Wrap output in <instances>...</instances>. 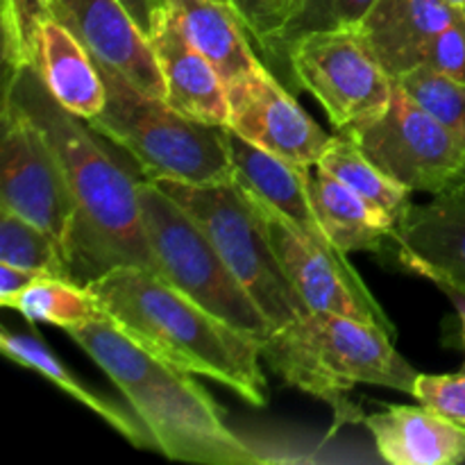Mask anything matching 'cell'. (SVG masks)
Instances as JSON below:
<instances>
[{
  "instance_id": "2e32d148",
  "label": "cell",
  "mask_w": 465,
  "mask_h": 465,
  "mask_svg": "<svg viewBox=\"0 0 465 465\" xmlns=\"http://www.w3.org/2000/svg\"><path fill=\"white\" fill-rule=\"evenodd\" d=\"M225 139L232 168H234V180L259 204L272 209L277 216L289 221L300 234L316 241L322 248L339 250L327 239L325 230H322L321 221L316 216V209H313L312 193H309V173H312V168L295 166V163L250 143L227 125Z\"/></svg>"
},
{
  "instance_id": "8fae6325",
  "label": "cell",
  "mask_w": 465,
  "mask_h": 465,
  "mask_svg": "<svg viewBox=\"0 0 465 465\" xmlns=\"http://www.w3.org/2000/svg\"><path fill=\"white\" fill-rule=\"evenodd\" d=\"M0 207L50 232L68 262L75 207L62 163L35 121L3 95Z\"/></svg>"
},
{
  "instance_id": "7c38bea8",
  "label": "cell",
  "mask_w": 465,
  "mask_h": 465,
  "mask_svg": "<svg viewBox=\"0 0 465 465\" xmlns=\"http://www.w3.org/2000/svg\"><path fill=\"white\" fill-rule=\"evenodd\" d=\"M259 204V203H257ZM266 216L272 250L284 268L291 284L298 289L312 312L336 313L384 327L395 336V327L381 304L372 298L359 272L350 266L348 254L322 248L316 241L300 234L289 221L272 209L259 204Z\"/></svg>"
},
{
  "instance_id": "1f68e13d",
  "label": "cell",
  "mask_w": 465,
  "mask_h": 465,
  "mask_svg": "<svg viewBox=\"0 0 465 465\" xmlns=\"http://www.w3.org/2000/svg\"><path fill=\"white\" fill-rule=\"evenodd\" d=\"M36 280H39V275H35V272L21 271V268L0 262V304L12 307L14 300Z\"/></svg>"
},
{
  "instance_id": "ac0fdd59",
  "label": "cell",
  "mask_w": 465,
  "mask_h": 465,
  "mask_svg": "<svg viewBox=\"0 0 465 465\" xmlns=\"http://www.w3.org/2000/svg\"><path fill=\"white\" fill-rule=\"evenodd\" d=\"M377 452L393 465H459L465 461V427L425 407H386L363 418Z\"/></svg>"
},
{
  "instance_id": "e0dca14e",
  "label": "cell",
  "mask_w": 465,
  "mask_h": 465,
  "mask_svg": "<svg viewBox=\"0 0 465 465\" xmlns=\"http://www.w3.org/2000/svg\"><path fill=\"white\" fill-rule=\"evenodd\" d=\"M150 41L166 84V103L193 121L227 125L230 98L225 80L216 66L186 41L171 16Z\"/></svg>"
},
{
  "instance_id": "5bb4252c",
  "label": "cell",
  "mask_w": 465,
  "mask_h": 465,
  "mask_svg": "<svg viewBox=\"0 0 465 465\" xmlns=\"http://www.w3.org/2000/svg\"><path fill=\"white\" fill-rule=\"evenodd\" d=\"M54 18L91 53L154 98L166 100L153 41L141 32L121 0H48Z\"/></svg>"
},
{
  "instance_id": "d590c367",
  "label": "cell",
  "mask_w": 465,
  "mask_h": 465,
  "mask_svg": "<svg viewBox=\"0 0 465 465\" xmlns=\"http://www.w3.org/2000/svg\"><path fill=\"white\" fill-rule=\"evenodd\" d=\"M461 372H465V363H463V368H461Z\"/></svg>"
},
{
  "instance_id": "7402d4cb",
  "label": "cell",
  "mask_w": 465,
  "mask_h": 465,
  "mask_svg": "<svg viewBox=\"0 0 465 465\" xmlns=\"http://www.w3.org/2000/svg\"><path fill=\"white\" fill-rule=\"evenodd\" d=\"M0 350H3V354L9 361L18 363V366L23 368H30V371H36L41 377H45V380L53 381L54 386H59L64 393L71 395L73 400H77V402L84 404L86 409L98 413L109 427H114V430H116L123 439L130 440L134 448L157 450V440H154V436L150 434L145 422L141 420L136 413L125 411V409H123L121 404L114 402V400L103 398V395L86 389V386L82 384L62 361H59L57 354H54L44 341L36 339L35 334H14V331L3 330L0 331Z\"/></svg>"
},
{
  "instance_id": "836d02e7",
  "label": "cell",
  "mask_w": 465,
  "mask_h": 465,
  "mask_svg": "<svg viewBox=\"0 0 465 465\" xmlns=\"http://www.w3.org/2000/svg\"><path fill=\"white\" fill-rule=\"evenodd\" d=\"M448 3L457 5V7H463V5H465V0H448Z\"/></svg>"
},
{
  "instance_id": "8992f818",
  "label": "cell",
  "mask_w": 465,
  "mask_h": 465,
  "mask_svg": "<svg viewBox=\"0 0 465 465\" xmlns=\"http://www.w3.org/2000/svg\"><path fill=\"white\" fill-rule=\"evenodd\" d=\"M153 182L200 223L232 275L262 309L272 331L312 312L298 289L291 284L272 250L262 207L239 182L230 180L218 184H186L177 180Z\"/></svg>"
},
{
  "instance_id": "5b68a950",
  "label": "cell",
  "mask_w": 465,
  "mask_h": 465,
  "mask_svg": "<svg viewBox=\"0 0 465 465\" xmlns=\"http://www.w3.org/2000/svg\"><path fill=\"white\" fill-rule=\"evenodd\" d=\"M107 103L89 123L100 136L127 150L145 180L218 184L234 180L225 125H207L145 94L127 77L98 62Z\"/></svg>"
},
{
  "instance_id": "9c48e42d",
  "label": "cell",
  "mask_w": 465,
  "mask_h": 465,
  "mask_svg": "<svg viewBox=\"0 0 465 465\" xmlns=\"http://www.w3.org/2000/svg\"><path fill=\"white\" fill-rule=\"evenodd\" d=\"M295 80L321 103L336 132L384 112L395 80L359 30L313 32L286 50Z\"/></svg>"
},
{
  "instance_id": "ba28073f",
  "label": "cell",
  "mask_w": 465,
  "mask_h": 465,
  "mask_svg": "<svg viewBox=\"0 0 465 465\" xmlns=\"http://www.w3.org/2000/svg\"><path fill=\"white\" fill-rule=\"evenodd\" d=\"M341 134L350 136L375 166L413 193L436 195L465 180L463 141L398 80L384 112Z\"/></svg>"
},
{
  "instance_id": "9a60e30c",
  "label": "cell",
  "mask_w": 465,
  "mask_h": 465,
  "mask_svg": "<svg viewBox=\"0 0 465 465\" xmlns=\"http://www.w3.org/2000/svg\"><path fill=\"white\" fill-rule=\"evenodd\" d=\"M393 241L404 268L465 298V180L411 204Z\"/></svg>"
},
{
  "instance_id": "cb8c5ba5",
  "label": "cell",
  "mask_w": 465,
  "mask_h": 465,
  "mask_svg": "<svg viewBox=\"0 0 465 465\" xmlns=\"http://www.w3.org/2000/svg\"><path fill=\"white\" fill-rule=\"evenodd\" d=\"M9 309H16L27 321L62 327L64 331L104 316L89 286L64 277H39Z\"/></svg>"
},
{
  "instance_id": "83f0119b",
  "label": "cell",
  "mask_w": 465,
  "mask_h": 465,
  "mask_svg": "<svg viewBox=\"0 0 465 465\" xmlns=\"http://www.w3.org/2000/svg\"><path fill=\"white\" fill-rule=\"evenodd\" d=\"M398 82L411 98L440 118L465 145V82L450 80L427 68L407 73L398 77Z\"/></svg>"
},
{
  "instance_id": "8d00e7d4",
  "label": "cell",
  "mask_w": 465,
  "mask_h": 465,
  "mask_svg": "<svg viewBox=\"0 0 465 465\" xmlns=\"http://www.w3.org/2000/svg\"><path fill=\"white\" fill-rule=\"evenodd\" d=\"M221 3H230V0H221Z\"/></svg>"
},
{
  "instance_id": "ffe728a7",
  "label": "cell",
  "mask_w": 465,
  "mask_h": 465,
  "mask_svg": "<svg viewBox=\"0 0 465 465\" xmlns=\"http://www.w3.org/2000/svg\"><path fill=\"white\" fill-rule=\"evenodd\" d=\"M168 16L186 41L216 66L227 86L262 66L252 53L243 18L230 3L168 0Z\"/></svg>"
},
{
  "instance_id": "4316f807",
  "label": "cell",
  "mask_w": 465,
  "mask_h": 465,
  "mask_svg": "<svg viewBox=\"0 0 465 465\" xmlns=\"http://www.w3.org/2000/svg\"><path fill=\"white\" fill-rule=\"evenodd\" d=\"M50 14L53 9L48 0H3L0 21H3L5 71L30 66L35 59L41 23Z\"/></svg>"
},
{
  "instance_id": "603a6c76",
  "label": "cell",
  "mask_w": 465,
  "mask_h": 465,
  "mask_svg": "<svg viewBox=\"0 0 465 465\" xmlns=\"http://www.w3.org/2000/svg\"><path fill=\"white\" fill-rule=\"evenodd\" d=\"M316 168L336 177L345 186H350L354 193H359L368 203L389 213L395 225L411 207L413 191L386 175L380 166H375L361 153V148L350 136L341 134V132L331 134L330 145L322 153V157L318 159Z\"/></svg>"
},
{
  "instance_id": "7a4b0ae2",
  "label": "cell",
  "mask_w": 465,
  "mask_h": 465,
  "mask_svg": "<svg viewBox=\"0 0 465 465\" xmlns=\"http://www.w3.org/2000/svg\"><path fill=\"white\" fill-rule=\"evenodd\" d=\"M89 291L125 334L173 366L209 377L254 407L268 402L262 343L209 313L157 272L114 268L91 282Z\"/></svg>"
},
{
  "instance_id": "4fadbf2b",
  "label": "cell",
  "mask_w": 465,
  "mask_h": 465,
  "mask_svg": "<svg viewBox=\"0 0 465 465\" xmlns=\"http://www.w3.org/2000/svg\"><path fill=\"white\" fill-rule=\"evenodd\" d=\"M227 127L295 166L313 168L330 145L331 134L295 103L263 64L227 86Z\"/></svg>"
},
{
  "instance_id": "f1b7e54d",
  "label": "cell",
  "mask_w": 465,
  "mask_h": 465,
  "mask_svg": "<svg viewBox=\"0 0 465 465\" xmlns=\"http://www.w3.org/2000/svg\"><path fill=\"white\" fill-rule=\"evenodd\" d=\"M411 395L425 407L465 427V372H459V375H420L418 372Z\"/></svg>"
},
{
  "instance_id": "4dcf8cb0",
  "label": "cell",
  "mask_w": 465,
  "mask_h": 465,
  "mask_svg": "<svg viewBox=\"0 0 465 465\" xmlns=\"http://www.w3.org/2000/svg\"><path fill=\"white\" fill-rule=\"evenodd\" d=\"M136 25L148 39H153L168 18V0H121Z\"/></svg>"
},
{
  "instance_id": "52a82bcc",
  "label": "cell",
  "mask_w": 465,
  "mask_h": 465,
  "mask_svg": "<svg viewBox=\"0 0 465 465\" xmlns=\"http://www.w3.org/2000/svg\"><path fill=\"white\" fill-rule=\"evenodd\" d=\"M139 203L154 272L209 313L263 343L272 334L271 322L200 223L153 180H139Z\"/></svg>"
},
{
  "instance_id": "74e56055",
  "label": "cell",
  "mask_w": 465,
  "mask_h": 465,
  "mask_svg": "<svg viewBox=\"0 0 465 465\" xmlns=\"http://www.w3.org/2000/svg\"><path fill=\"white\" fill-rule=\"evenodd\" d=\"M461 9H463V14H465V5H463V7H461Z\"/></svg>"
},
{
  "instance_id": "44dd1931",
  "label": "cell",
  "mask_w": 465,
  "mask_h": 465,
  "mask_svg": "<svg viewBox=\"0 0 465 465\" xmlns=\"http://www.w3.org/2000/svg\"><path fill=\"white\" fill-rule=\"evenodd\" d=\"M309 193L327 239L341 252H380L393 239L395 221L336 177L309 173Z\"/></svg>"
},
{
  "instance_id": "d6986e66",
  "label": "cell",
  "mask_w": 465,
  "mask_h": 465,
  "mask_svg": "<svg viewBox=\"0 0 465 465\" xmlns=\"http://www.w3.org/2000/svg\"><path fill=\"white\" fill-rule=\"evenodd\" d=\"M30 66L36 68L59 104L75 116L91 121L104 109L107 89L98 64L80 39L54 18V14L41 23Z\"/></svg>"
},
{
  "instance_id": "30bf717a",
  "label": "cell",
  "mask_w": 465,
  "mask_h": 465,
  "mask_svg": "<svg viewBox=\"0 0 465 465\" xmlns=\"http://www.w3.org/2000/svg\"><path fill=\"white\" fill-rule=\"evenodd\" d=\"M357 30L393 80L427 68L465 82V14L448 0H377Z\"/></svg>"
},
{
  "instance_id": "d4e9b609",
  "label": "cell",
  "mask_w": 465,
  "mask_h": 465,
  "mask_svg": "<svg viewBox=\"0 0 465 465\" xmlns=\"http://www.w3.org/2000/svg\"><path fill=\"white\" fill-rule=\"evenodd\" d=\"M0 262L39 277L71 280L62 245L50 232L0 207Z\"/></svg>"
},
{
  "instance_id": "6da1fadb",
  "label": "cell",
  "mask_w": 465,
  "mask_h": 465,
  "mask_svg": "<svg viewBox=\"0 0 465 465\" xmlns=\"http://www.w3.org/2000/svg\"><path fill=\"white\" fill-rule=\"evenodd\" d=\"M5 95L39 125L62 163L75 207L68 243L71 280L89 286L121 266L154 272L141 218L139 180L118 166L84 118L59 104L35 66L5 71Z\"/></svg>"
},
{
  "instance_id": "3957f363",
  "label": "cell",
  "mask_w": 465,
  "mask_h": 465,
  "mask_svg": "<svg viewBox=\"0 0 465 465\" xmlns=\"http://www.w3.org/2000/svg\"><path fill=\"white\" fill-rule=\"evenodd\" d=\"M118 386L168 459L207 465H259L254 452L227 427L221 407L191 377L121 330L112 318L66 331Z\"/></svg>"
},
{
  "instance_id": "f546056e",
  "label": "cell",
  "mask_w": 465,
  "mask_h": 465,
  "mask_svg": "<svg viewBox=\"0 0 465 465\" xmlns=\"http://www.w3.org/2000/svg\"><path fill=\"white\" fill-rule=\"evenodd\" d=\"M248 27L250 36L259 44V48L266 54L272 53L277 35L293 14L289 0H230Z\"/></svg>"
},
{
  "instance_id": "484cf974",
  "label": "cell",
  "mask_w": 465,
  "mask_h": 465,
  "mask_svg": "<svg viewBox=\"0 0 465 465\" xmlns=\"http://www.w3.org/2000/svg\"><path fill=\"white\" fill-rule=\"evenodd\" d=\"M377 0H302L272 44L271 57H286V50L313 32L357 30Z\"/></svg>"
},
{
  "instance_id": "d6a6232c",
  "label": "cell",
  "mask_w": 465,
  "mask_h": 465,
  "mask_svg": "<svg viewBox=\"0 0 465 465\" xmlns=\"http://www.w3.org/2000/svg\"><path fill=\"white\" fill-rule=\"evenodd\" d=\"M289 3H291V7H293V12H295V9L300 7V3H302V0H289Z\"/></svg>"
},
{
  "instance_id": "277c9868",
  "label": "cell",
  "mask_w": 465,
  "mask_h": 465,
  "mask_svg": "<svg viewBox=\"0 0 465 465\" xmlns=\"http://www.w3.org/2000/svg\"><path fill=\"white\" fill-rule=\"evenodd\" d=\"M262 359L286 384L331 404L339 420H363L348 395L357 384L413 393L418 372L393 348L384 327L309 312L272 331Z\"/></svg>"
},
{
  "instance_id": "e575fe53",
  "label": "cell",
  "mask_w": 465,
  "mask_h": 465,
  "mask_svg": "<svg viewBox=\"0 0 465 465\" xmlns=\"http://www.w3.org/2000/svg\"><path fill=\"white\" fill-rule=\"evenodd\" d=\"M463 341H465V312H463Z\"/></svg>"
}]
</instances>
